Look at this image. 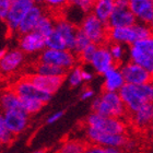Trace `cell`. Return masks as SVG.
Returning <instances> with one entry per match:
<instances>
[{
  "instance_id": "d4e9b609",
  "label": "cell",
  "mask_w": 153,
  "mask_h": 153,
  "mask_svg": "<svg viewBox=\"0 0 153 153\" xmlns=\"http://www.w3.org/2000/svg\"><path fill=\"white\" fill-rule=\"evenodd\" d=\"M55 25H56V19H54L49 14H45L44 13L35 30L41 33L44 37H47L48 35H51V33L54 32Z\"/></svg>"
},
{
  "instance_id": "d590c367",
  "label": "cell",
  "mask_w": 153,
  "mask_h": 153,
  "mask_svg": "<svg viewBox=\"0 0 153 153\" xmlns=\"http://www.w3.org/2000/svg\"><path fill=\"white\" fill-rule=\"evenodd\" d=\"M88 153H119L120 149L119 148H113V147H104L100 144H94L92 147H86Z\"/></svg>"
},
{
  "instance_id": "7a4b0ae2",
  "label": "cell",
  "mask_w": 153,
  "mask_h": 153,
  "mask_svg": "<svg viewBox=\"0 0 153 153\" xmlns=\"http://www.w3.org/2000/svg\"><path fill=\"white\" fill-rule=\"evenodd\" d=\"M92 109L93 112L102 115L120 118L124 117L125 114L128 112L119 92H112L105 90L99 97L93 100Z\"/></svg>"
},
{
  "instance_id": "8d00e7d4",
  "label": "cell",
  "mask_w": 153,
  "mask_h": 153,
  "mask_svg": "<svg viewBox=\"0 0 153 153\" xmlns=\"http://www.w3.org/2000/svg\"><path fill=\"white\" fill-rule=\"evenodd\" d=\"M51 10H61L65 9L69 4V0H38Z\"/></svg>"
},
{
  "instance_id": "f35d334b",
  "label": "cell",
  "mask_w": 153,
  "mask_h": 153,
  "mask_svg": "<svg viewBox=\"0 0 153 153\" xmlns=\"http://www.w3.org/2000/svg\"><path fill=\"white\" fill-rule=\"evenodd\" d=\"M62 116H64V112H62V111H57V112L53 113L51 115L48 116V118L46 119V123H47V124H55L56 121L61 119Z\"/></svg>"
},
{
  "instance_id": "bcb514c9",
  "label": "cell",
  "mask_w": 153,
  "mask_h": 153,
  "mask_svg": "<svg viewBox=\"0 0 153 153\" xmlns=\"http://www.w3.org/2000/svg\"><path fill=\"white\" fill-rule=\"evenodd\" d=\"M128 1H130V0H128Z\"/></svg>"
},
{
  "instance_id": "f1b7e54d",
  "label": "cell",
  "mask_w": 153,
  "mask_h": 153,
  "mask_svg": "<svg viewBox=\"0 0 153 153\" xmlns=\"http://www.w3.org/2000/svg\"><path fill=\"white\" fill-rule=\"evenodd\" d=\"M109 51H111L114 60L117 64H123L125 61L126 55H128L126 45L119 44V43H109Z\"/></svg>"
},
{
  "instance_id": "f546056e",
  "label": "cell",
  "mask_w": 153,
  "mask_h": 153,
  "mask_svg": "<svg viewBox=\"0 0 153 153\" xmlns=\"http://www.w3.org/2000/svg\"><path fill=\"white\" fill-rule=\"evenodd\" d=\"M86 151V146L81 141L68 140L60 148L61 153H83Z\"/></svg>"
},
{
  "instance_id": "7c38bea8",
  "label": "cell",
  "mask_w": 153,
  "mask_h": 153,
  "mask_svg": "<svg viewBox=\"0 0 153 153\" xmlns=\"http://www.w3.org/2000/svg\"><path fill=\"white\" fill-rule=\"evenodd\" d=\"M2 116L8 128L16 136L22 134L23 131L26 129V127H27L30 115L22 107L3 111Z\"/></svg>"
},
{
  "instance_id": "9a60e30c",
  "label": "cell",
  "mask_w": 153,
  "mask_h": 153,
  "mask_svg": "<svg viewBox=\"0 0 153 153\" xmlns=\"http://www.w3.org/2000/svg\"><path fill=\"white\" fill-rule=\"evenodd\" d=\"M24 54L21 49H9L0 57V70L2 74H12L24 62Z\"/></svg>"
},
{
  "instance_id": "30bf717a",
  "label": "cell",
  "mask_w": 153,
  "mask_h": 153,
  "mask_svg": "<svg viewBox=\"0 0 153 153\" xmlns=\"http://www.w3.org/2000/svg\"><path fill=\"white\" fill-rule=\"evenodd\" d=\"M11 88L18 93L21 99H36L44 103L49 102V100L51 99V94L39 89L36 84L33 83L29 76L16 81Z\"/></svg>"
},
{
  "instance_id": "ba28073f",
  "label": "cell",
  "mask_w": 153,
  "mask_h": 153,
  "mask_svg": "<svg viewBox=\"0 0 153 153\" xmlns=\"http://www.w3.org/2000/svg\"><path fill=\"white\" fill-rule=\"evenodd\" d=\"M85 136L89 142H92L93 144L104 146V147L121 149L126 147L127 144V138L124 134H109V132L99 130L91 126H86Z\"/></svg>"
},
{
  "instance_id": "4fadbf2b",
  "label": "cell",
  "mask_w": 153,
  "mask_h": 153,
  "mask_svg": "<svg viewBox=\"0 0 153 153\" xmlns=\"http://www.w3.org/2000/svg\"><path fill=\"white\" fill-rule=\"evenodd\" d=\"M115 64H116V61L114 60V58L111 54L109 45L102 44L97 46V49L90 62V66L92 67V69L96 74L103 76L108 69L114 67Z\"/></svg>"
},
{
  "instance_id": "603a6c76",
  "label": "cell",
  "mask_w": 153,
  "mask_h": 153,
  "mask_svg": "<svg viewBox=\"0 0 153 153\" xmlns=\"http://www.w3.org/2000/svg\"><path fill=\"white\" fill-rule=\"evenodd\" d=\"M115 9V0H94L91 12L107 23Z\"/></svg>"
},
{
  "instance_id": "7402d4cb",
  "label": "cell",
  "mask_w": 153,
  "mask_h": 153,
  "mask_svg": "<svg viewBox=\"0 0 153 153\" xmlns=\"http://www.w3.org/2000/svg\"><path fill=\"white\" fill-rule=\"evenodd\" d=\"M55 30H57L65 38V41L68 45V49L72 51L76 33L79 31V26H76L70 20L66 19V18H58V19H56Z\"/></svg>"
},
{
  "instance_id": "836d02e7",
  "label": "cell",
  "mask_w": 153,
  "mask_h": 153,
  "mask_svg": "<svg viewBox=\"0 0 153 153\" xmlns=\"http://www.w3.org/2000/svg\"><path fill=\"white\" fill-rule=\"evenodd\" d=\"M97 44H94V43H90L88 46H86L84 49H83L79 55H78V58H79L80 61H82L83 64H88L90 65L91 60H92L93 56L95 54L96 49H97Z\"/></svg>"
},
{
  "instance_id": "8fae6325",
  "label": "cell",
  "mask_w": 153,
  "mask_h": 153,
  "mask_svg": "<svg viewBox=\"0 0 153 153\" xmlns=\"http://www.w3.org/2000/svg\"><path fill=\"white\" fill-rule=\"evenodd\" d=\"M120 69L125 76L126 83L130 84H142V83L152 81L153 76L141 65L134 61H124L120 65Z\"/></svg>"
},
{
  "instance_id": "277c9868",
  "label": "cell",
  "mask_w": 153,
  "mask_h": 153,
  "mask_svg": "<svg viewBox=\"0 0 153 153\" xmlns=\"http://www.w3.org/2000/svg\"><path fill=\"white\" fill-rule=\"evenodd\" d=\"M128 59L141 65L153 76V34L130 45Z\"/></svg>"
},
{
  "instance_id": "7bdbcfd3",
  "label": "cell",
  "mask_w": 153,
  "mask_h": 153,
  "mask_svg": "<svg viewBox=\"0 0 153 153\" xmlns=\"http://www.w3.org/2000/svg\"><path fill=\"white\" fill-rule=\"evenodd\" d=\"M149 27H150V30H151V33L153 34V21L149 24Z\"/></svg>"
},
{
  "instance_id": "5b68a950",
  "label": "cell",
  "mask_w": 153,
  "mask_h": 153,
  "mask_svg": "<svg viewBox=\"0 0 153 153\" xmlns=\"http://www.w3.org/2000/svg\"><path fill=\"white\" fill-rule=\"evenodd\" d=\"M79 29L90 38V41L97 45L105 44L108 42V25L107 23L100 20L95 14L86 13L79 24Z\"/></svg>"
},
{
  "instance_id": "44dd1931",
  "label": "cell",
  "mask_w": 153,
  "mask_h": 153,
  "mask_svg": "<svg viewBox=\"0 0 153 153\" xmlns=\"http://www.w3.org/2000/svg\"><path fill=\"white\" fill-rule=\"evenodd\" d=\"M153 116V103H147L131 113V123L139 130L151 127Z\"/></svg>"
},
{
  "instance_id": "8992f818",
  "label": "cell",
  "mask_w": 153,
  "mask_h": 153,
  "mask_svg": "<svg viewBox=\"0 0 153 153\" xmlns=\"http://www.w3.org/2000/svg\"><path fill=\"white\" fill-rule=\"evenodd\" d=\"M86 126L94 127L99 130L109 134H126L127 126L120 117L106 116L100 113L93 112L86 118Z\"/></svg>"
},
{
  "instance_id": "ab89813d",
  "label": "cell",
  "mask_w": 153,
  "mask_h": 153,
  "mask_svg": "<svg viewBox=\"0 0 153 153\" xmlns=\"http://www.w3.org/2000/svg\"><path fill=\"white\" fill-rule=\"evenodd\" d=\"M94 96V91L92 89H85L83 90L82 93H81V100L82 101H88V100L93 99Z\"/></svg>"
},
{
  "instance_id": "83f0119b",
  "label": "cell",
  "mask_w": 153,
  "mask_h": 153,
  "mask_svg": "<svg viewBox=\"0 0 153 153\" xmlns=\"http://www.w3.org/2000/svg\"><path fill=\"white\" fill-rule=\"evenodd\" d=\"M45 103L36 99H21V107L29 115L36 114L43 108Z\"/></svg>"
},
{
  "instance_id": "52a82bcc",
  "label": "cell",
  "mask_w": 153,
  "mask_h": 153,
  "mask_svg": "<svg viewBox=\"0 0 153 153\" xmlns=\"http://www.w3.org/2000/svg\"><path fill=\"white\" fill-rule=\"evenodd\" d=\"M39 61L49 62L62 68L66 71H69L76 66L78 55L71 49H53V48H45L41 51Z\"/></svg>"
},
{
  "instance_id": "1f68e13d",
  "label": "cell",
  "mask_w": 153,
  "mask_h": 153,
  "mask_svg": "<svg viewBox=\"0 0 153 153\" xmlns=\"http://www.w3.org/2000/svg\"><path fill=\"white\" fill-rule=\"evenodd\" d=\"M14 136L16 134L8 128V126L4 123L3 116L1 115L0 116V142H1V144L7 146V144L11 143Z\"/></svg>"
},
{
  "instance_id": "6da1fadb",
  "label": "cell",
  "mask_w": 153,
  "mask_h": 153,
  "mask_svg": "<svg viewBox=\"0 0 153 153\" xmlns=\"http://www.w3.org/2000/svg\"><path fill=\"white\" fill-rule=\"evenodd\" d=\"M129 113H134L147 103H153V80L142 84L126 83L119 91Z\"/></svg>"
},
{
  "instance_id": "b9f144b4",
  "label": "cell",
  "mask_w": 153,
  "mask_h": 153,
  "mask_svg": "<svg viewBox=\"0 0 153 153\" xmlns=\"http://www.w3.org/2000/svg\"><path fill=\"white\" fill-rule=\"evenodd\" d=\"M115 7L117 8H127L129 7L128 0H115Z\"/></svg>"
},
{
  "instance_id": "74e56055",
  "label": "cell",
  "mask_w": 153,
  "mask_h": 153,
  "mask_svg": "<svg viewBox=\"0 0 153 153\" xmlns=\"http://www.w3.org/2000/svg\"><path fill=\"white\" fill-rule=\"evenodd\" d=\"M12 4V0H0V18L4 21Z\"/></svg>"
},
{
  "instance_id": "ee69618b",
  "label": "cell",
  "mask_w": 153,
  "mask_h": 153,
  "mask_svg": "<svg viewBox=\"0 0 153 153\" xmlns=\"http://www.w3.org/2000/svg\"><path fill=\"white\" fill-rule=\"evenodd\" d=\"M151 130H152V132H153V116H152V123H151Z\"/></svg>"
},
{
  "instance_id": "2e32d148",
  "label": "cell",
  "mask_w": 153,
  "mask_h": 153,
  "mask_svg": "<svg viewBox=\"0 0 153 153\" xmlns=\"http://www.w3.org/2000/svg\"><path fill=\"white\" fill-rule=\"evenodd\" d=\"M29 78L39 89L49 93L51 95L60 89V86L62 85V82H64L62 76H45V74H39L37 72L30 74Z\"/></svg>"
},
{
  "instance_id": "d6986e66",
  "label": "cell",
  "mask_w": 153,
  "mask_h": 153,
  "mask_svg": "<svg viewBox=\"0 0 153 153\" xmlns=\"http://www.w3.org/2000/svg\"><path fill=\"white\" fill-rule=\"evenodd\" d=\"M44 14L43 8L39 4H34L31 9L25 13V16H23V19L21 20V22L18 27V34H25V33L32 32L35 31L36 26H37L38 22Z\"/></svg>"
},
{
  "instance_id": "9c48e42d",
  "label": "cell",
  "mask_w": 153,
  "mask_h": 153,
  "mask_svg": "<svg viewBox=\"0 0 153 153\" xmlns=\"http://www.w3.org/2000/svg\"><path fill=\"white\" fill-rule=\"evenodd\" d=\"M34 4L35 0H12L11 8L4 19L7 29L10 33L13 34L18 32V27L21 20Z\"/></svg>"
},
{
  "instance_id": "d6a6232c",
  "label": "cell",
  "mask_w": 153,
  "mask_h": 153,
  "mask_svg": "<svg viewBox=\"0 0 153 153\" xmlns=\"http://www.w3.org/2000/svg\"><path fill=\"white\" fill-rule=\"evenodd\" d=\"M90 43H92V42L90 41V38L79 29V31H78V33H76V41H74V49H72V51H74V54L79 55L80 53H81V51L90 44Z\"/></svg>"
},
{
  "instance_id": "60d3db41",
  "label": "cell",
  "mask_w": 153,
  "mask_h": 153,
  "mask_svg": "<svg viewBox=\"0 0 153 153\" xmlns=\"http://www.w3.org/2000/svg\"><path fill=\"white\" fill-rule=\"evenodd\" d=\"M82 78L84 82H89L93 79V72L86 69H82Z\"/></svg>"
},
{
  "instance_id": "ac0fdd59",
  "label": "cell",
  "mask_w": 153,
  "mask_h": 153,
  "mask_svg": "<svg viewBox=\"0 0 153 153\" xmlns=\"http://www.w3.org/2000/svg\"><path fill=\"white\" fill-rule=\"evenodd\" d=\"M126 84V80L120 69V66L112 67L103 74V89L105 91L119 92L120 89Z\"/></svg>"
},
{
  "instance_id": "e575fe53",
  "label": "cell",
  "mask_w": 153,
  "mask_h": 153,
  "mask_svg": "<svg viewBox=\"0 0 153 153\" xmlns=\"http://www.w3.org/2000/svg\"><path fill=\"white\" fill-rule=\"evenodd\" d=\"M94 0H69V4L76 7L84 13H89L92 10V6Z\"/></svg>"
},
{
  "instance_id": "4316f807",
  "label": "cell",
  "mask_w": 153,
  "mask_h": 153,
  "mask_svg": "<svg viewBox=\"0 0 153 153\" xmlns=\"http://www.w3.org/2000/svg\"><path fill=\"white\" fill-rule=\"evenodd\" d=\"M45 39H46V47L47 48L68 49V45L65 41V38L57 30H54V32L51 33V35H48L47 37H45Z\"/></svg>"
},
{
  "instance_id": "e0dca14e",
  "label": "cell",
  "mask_w": 153,
  "mask_h": 153,
  "mask_svg": "<svg viewBox=\"0 0 153 153\" xmlns=\"http://www.w3.org/2000/svg\"><path fill=\"white\" fill-rule=\"evenodd\" d=\"M129 8L138 22L150 24L153 21V0H130Z\"/></svg>"
},
{
  "instance_id": "4dcf8cb0",
  "label": "cell",
  "mask_w": 153,
  "mask_h": 153,
  "mask_svg": "<svg viewBox=\"0 0 153 153\" xmlns=\"http://www.w3.org/2000/svg\"><path fill=\"white\" fill-rule=\"evenodd\" d=\"M67 81H68V83H69V85L74 86V88L81 85V84L84 82L82 78V68L76 66V67H74L72 69H70L67 76Z\"/></svg>"
},
{
  "instance_id": "ffe728a7",
  "label": "cell",
  "mask_w": 153,
  "mask_h": 153,
  "mask_svg": "<svg viewBox=\"0 0 153 153\" xmlns=\"http://www.w3.org/2000/svg\"><path fill=\"white\" fill-rule=\"evenodd\" d=\"M137 22V19L129 7L127 8H117L115 7L112 16L107 21L109 29L112 27H124V26L134 25Z\"/></svg>"
},
{
  "instance_id": "5bb4252c",
  "label": "cell",
  "mask_w": 153,
  "mask_h": 153,
  "mask_svg": "<svg viewBox=\"0 0 153 153\" xmlns=\"http://www.w3.org/2000/svg\"><path fill=\"white\" fill-rule=\"evenodd\" d=\"M19 48L25 54H35L46 48V39L37 31L21 34L19 38Z\"/></svg>"
},
{
  "instance_id": "f6af8a7d",
  "label": "cell",
  "mask_w": 153,
  "mask_h": 153,
  "mask_svg": "<svg viewBox=\"0 0 153 153\" xmlns=\"http://www.w3.org/2000/svg\"><path fill=\"white\" fill-rule=\"evenodd\" d=\"M35 1H38V0H35Z\"/></svg>"
},
{
  "instance_id": "484cf974",
  "label": "cell",
  "mask_w": 153,
  "mask_h": 153,
  "mask_svg": "<svg viewBox=\"0 0 153 153\" xmlns=\"http://www.w3.org/2000/svg\"><path fill=\"white\" fill-rule=\"evenodd\" d=\"M35 72L39 74H45V76H65L67 71L62 68L58 67L56 65L49 64V62H43L39 61V64L36 66Z\"/></svg>"
},
{
  "instance_id": "cb8c5ba5",
  "label": "cell",
  "mask_w": 153,
  "mask_h": 153,
  "mask_svg": "<svg viewBox=\"0 0 153 153\" xmlns=\"http://www.w3.org/2000/svg\"><path fill=\"white\" fill-rule=\"evenodd\" d=\"M1 106H2L3 111L21 107V97L18 95V93L12 88L2 91V93H1Z\"/></svg>"
},
{
  "instance_id": "3957f363",
  "label": "cell",
  "mask_w": 153,
  "mask_h": 153,
  "mask_svg": "<svg viewBox=\"0 0 153 153\" xmlns=\"http://www.w3.org/2000/svg\"><path fill=\"white\" fill-rule=\"evenodd\" d=\"M149 24L142 22H136L134 25L124 27H112L108 30V43H119V44L130 46L141 38L151 35Z\"/></svg>"
}]
</instances>
